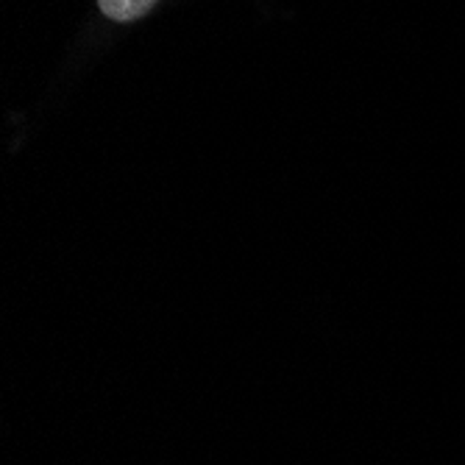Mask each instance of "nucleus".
<instances>
[{"instance_id": "f257e3e1", "label": "nucleus", "mask_w": 465, "mask_h": 465, "mask_svg": "<svg viewBox=\"0 0 465 465\" xmlns=\"http://www.w3.org/2000/svg\"><path fill=\"white\" fill-rule=\"evenodd\" d=\"M153 4L156 0H98L101 12L112 20H120V23L143 17L145 12H151Z\"/></svg>"}]
</instances>
